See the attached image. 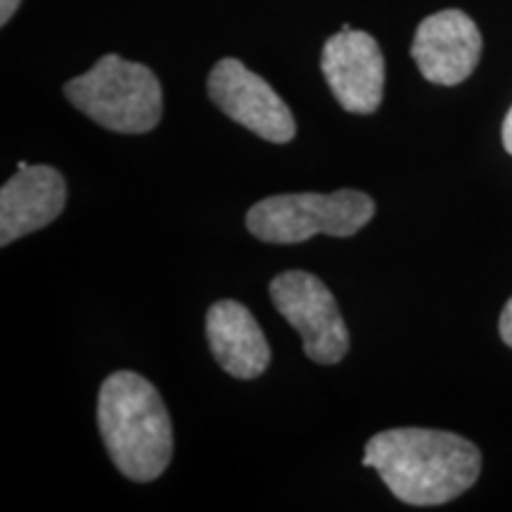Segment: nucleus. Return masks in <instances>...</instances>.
<instances>
[{"label": "nucleus", "instance_id": "f257e3e1", "mask_svg": "<svg viewBox=\"0 0 512 512\" xmlns=\"http://www.w3.org/2000/svg\"><path fill=\"white\" fill-rule=\"evenodd\" d=\"M363 465L408 505H441L465 494L482 472V453L465 437L422 427L375 434Z\"/></svg>", "mask_w": 512, "mask_h": 512}, {"label": "nucleus", "instance_id": "f03ea898", "mask_svg": "<svg viewBox=\"0 0 512 512\" xmlns=\"http://www.w3.org/2000/svg\"><path fill=\"white\" fill-rule=\"evenodd\" d=\"M98 427L112 463L133 482L162 477L174 453V430L155 384L117 370L98 394Z\"/></svg>", "mask_w": 512, "mask_h": 512}, {"label": "nucleus", "instance_id": "7ed1b4c3", "mask_svg": "<svg viewBox=\"0 0 512 512\" xmlns=\"http://www.w3.org/2000/svg\"><path fill=\"white\" fill-rule=\"evenodd\" d=\"M64 95L95 124L126 136L152 131L164 112L162 83L155 72L119 55L100 57L91 72L67 81Z\"/></svg>", "mask_w": 512, "mask_h": 512}, {"label": "nucleus", "instance_id": "20e7f679", "mask_svg": "<svg viewBox=\"0 0 512 512\" xmlns=\"http://www.w3.org/2000/svg\"><path fill=\"white\" fill-rule=\"evenodd\" d=\"M375 216V202L366 192L337 190L330 195L292 192L256 202L247 211V230L261 242L297 245L325 233L332 238H351Z\"/></svg>", "mask_w": 512, "mask_h": 512}, {"label": "nucleus", "instance_id": "39448f33", "mask_svg": "<svg viewBox=\"0 0 512 512\" xmlns=\"http://www.w3.org/2000/svg\"><path fill=\"white\" fill-rule=\"evenodd\" d=\"M271 299L287 323L302 335L304 354L320 366H335L349 351V328L337 299L316 275L285 271L271 280Z\"/></svg>", "mask_w": 512, "mask_h": 512}, {"label": "nucleus", "instance_id": "423d86ee", "mask_svg": "<svg viewBox=\"0 0 512 512\" xmlns=\"http://www.w3.org/2000/svg\"><path fill=\"white\" fill-rule=\"evenodd\" d=\"M209 98L219 110L268 143L285 145L297 136L290 107L259 74L235 57L219 60L207 79Z\"/></svg>", "mask_w": 512, "mask_h": 512}, {"label": "nucleus", "instance_id": "0eeeda50", "mask_svg": "<svg viewBox=\"0 0 512 512\" xmlns=\"http://www.w3.org/2000/svg\"><path fill=\"white\" fill-rule=\"evenodd\" d=\"M320 69L344 110L351 114L377 112L384 93V57L373 36L344 24L342 31L325 43Z\"/></svg>", "mask_w": 512, "mask_h": 512}, {"label": "nucleus", "instance_id": "6e6552de", "mask_svg": "<svg viewBox=\"0 0 512 512\" xmlns=\"http://www.w3.org/2000/svg\"><path fill=\"white\" fill-rule=\"evenodd\" d=\"M411 55L420 74L437 86H458L482 57V34L463 10H441L422 19Z\"/></svg>", "mask_w": 512, "mask_h": 512}, {"label": "nucleus", "instance_id": "1a4fd4ad", "mask_svg": "<svg viewBox=\"0 0 512 512\" xmlns=\"http://www.w3.org/2000/svg\"><path fill=\"white\" fill-rule=\"evenodd\" d=\"M67 204V181L53 166L17 169L0 190V245L8 247L24 235L46 228Z\"/></svg>", "mask_w": 512, "mask_h": 512}, {"label": "nucleus", "instance_id": "9d476101", "mask_svg": "<svg viewBox=\"0 0 512 512\" xmlns=\"http://www.w3.org/2000/svg\"><path fill=\"white\" fill-rule=\"evenodd\" d=\"M207 342L216 363L238 380L264 375L271 363V347L247 306L221 299L207 311Z\"/></svg>", "mask_w": 512, "mask_h": 512}, {"label": "nucleus", "instance_id": "9b49d317", "mask_svg": "<svg viewBox=\"0 0 512 512\" xmlns=\"http://www.w3.org/2000/svg\"><path fill=\"white\" fill-rule=\"evenodd\" d=\"M498 330H501V339L512 349V299L505 304L501 313V323H498Z\"/></svg>", "mask_w": 512, "mask_h": 512}, {"label": "nucleus", "instance_id": "f8f14e48", "mask_svg": "<svg viewBox=\"0 0 512 512\" xmlns=\"http://www.w3.org/2000/svg\"><path fill=\"white\" fill-rule=\"evenodd\" d=\"M22 0H0V24H8Z\"/></svg>", "mask_w": 512, "mask_h": 512}, {"label": "nucleus", "instance_id": "ddd939ff", "mask_svg": "<svg viewBox=\"0 0 512 512\" xmlns=\"http://www.w3.org/2000/svg\"><path fill=\"white\" fill-rule=\"evenodd\" d=\"M503 145H505V150L512 155V107H510L508 117H505V121H503Z\"/></svg>", "mask_w": 512, "mask_h": 512}]
</instances>
